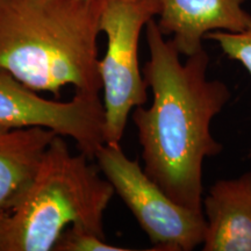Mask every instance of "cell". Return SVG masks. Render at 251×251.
I'll return each instance as SVG.
<instances>
[{"label":"cell","instance_id":"cell-1","mask_svg":"<svg viewBox=\"0 0 251 251\" xmlns=\"http://www.w3.org/2000/svg\"><path fill=\"white\" fill-rule=\"evenodd\" d=\"M149 61L143 77L151 90L149 107L139 106L131 120L142 148L143 169L176 202L202 212L203 163L224 146L213 136L212 121L231 98L224 81L208 79L205 49L180 61L155 19L146 27Z\"/></svg>","mask_w":251,"mask_h":251},{"label":"cell","instance_id":"cell-2","mask_svg":"<svg viewBox=\"0 0 251 251\" xmlns=\"http://www.w3.org/2000/svg\"><path fill=\"white\" fill-rule=\"evenodd\" d=\"M101 0H0V69L36 92L99 96Z\"/></svg>","mask_w":251,"mask_h":251},{"label":"cell","instance_id":"cell-3","mask_svg":"<svg viewBox=\"0 0 251 251\" xmlns=\"http://www.w3.org/2000/svg\"><path fill=\"white\" fill-rule=\"evenodd\" d=\"M84 152L71 153L61 135L47 148L39 169L0 226V251L54 250L71 226L105 237L103 214L115 191Z\"/></svg>","mask_w":251,"mask_h":251},{"label":"cell","instance_id":"cell-4","mask_svg":"<svg viewBox=\"0 0 251 251\" xmlns=\"http://www.w3.org/2000/svg\"><path fill=\"white\" fill-rule=\"evenodd\" d=\"M159 13V0H101L99 28L107 47L99 59L105 109V143L119 144L130 113L148 100L140 68L142 30Z\"/></svg>","mask_w":251,"mask_h":251},{"label":"cell","instance_id":"cell-5","mask_svg":"<svg viewBox=\"0 0 251 251\" xmlns=\"http://www.w3.org/2000/svg\"><path fill=\"white\" fill-rule=\"evenodd\" d=\"M94 158L115 193L134 215L152 244V250L191 251L202 246L206 231L203 213L174 201L120 143H103Z\"/></svg>","mask_w":251,"mask_h":251},{"label":"cell","instance_id":"cell-6","mask_svg":"<svg viewBox=\"0 0 251 251\" xmlns=\"http://www.w3.org/2000/svg\"><path fill=\"white\" fill-rule=\"evenodd\" d=\"M0 125L42 127L70 137L80 152L94 158L105 143V109L99 96L75 92L68 101L46 99L0 69Z\"/></svg>","mask_w":251,"mask_h":251},{"label":"cell","instance_id":"cell-7","mask_svg":"<svg viewBox=\"0 0 251 251\" xmlns=\"http://www.w3.org/2000/svg\"><path fill=\"white\" fill-rule=\"evenodd\" d=\"M246 0H159L158 28L181 56L203 49L202 42L212 31L241 33L251 24L243 8Z\"/></svg>","mask_w":251,"mask_h":251},{"label":"cell","instance_id":"cell-8","mask_svg":"<svg viewBox=\"0 0 251 251\" xmlns=\"http://www.w3.org/2000/svg\"><path fill=\"white\" fill-rule=\"evenodd\" d=\"M202 212L203 251H251V171L212 185Z\"/></svg>","mask_w":251,"mask_h":251},{"label":"cell","instance_id":"cell-9","mask_svg":"<svg viewBox=\"0 0 251 251\" xmlns=\"http://www.w3.org/2000/svg\"><path fill=\"white\" fill-rule=\"evenodd\" d=\"M55 131L0 125V216L13 211L35 177Z\"/></svg>","mask_w":251,"mask_h":251},{"label":"cell","instance_id":"cell-10","mask_svg":"<svg viewBox=\"0 0 251 251\" xmlns=\"http://www.w3.org/2000/svg\"><path fill=\"white\" fill-rule=\"evenodd\" d=\"M105 242V237L85 228L71 226L63 231L54 248V251H129Z\"/></svg>","mask_w":251,"mask_h":251},{"label":"cell","instance_id":"cell-11","mask_svg":"<svg viewBox=\"0 0 251 251\" xmlns=\"http://www.w3.org/2000/svg\"><path fill=\"white\" fill-rule=\"evenodd\" d=\"M206 40L218 43L229 58L241 63L251 76V24L241 33L212 31L207 34Z\"/></svg>","mask_w":251,"mask_h":251},{"label":"cell","instance_id":"cell-12","mask_svg":"<svg viewBox=\"0 0 251 251\" xmlns=\"http://www.w3.org/2000/svg\"><path fill=\"white\" fill-rule=\"evenodd\" d=\"M4 216H5V215L0 216V226H1V221H2V219H4Z\"/></svg>","mask_w":251,"mask_h":251}]
</instances>
